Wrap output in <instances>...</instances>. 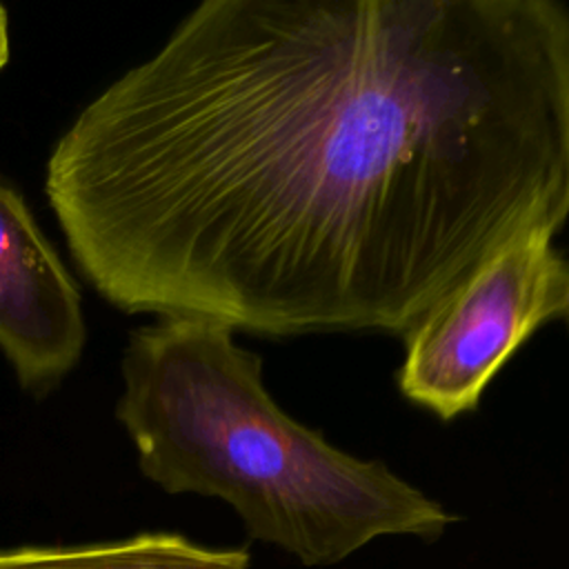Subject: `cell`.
<instances>
[{"label": "cell", "mask_w": 569, "mask_h": 569, "mask_svg": "<svg viewBox=\"0 0 569 569\" xmlns=\"http://www.w3.org/2000/svg\"><path fill=\"white\" fill-rule=\"evenodd\" d=\"M44 191L127 313L405 336L569 218V7L207 0L58 138Z\"/></svg>", "instance_id": "cell-1"}, {"label": "cell", "mask_w": 569, "mask_h": 569, "mask_svg": "<svg viewBox=\"0 0 569 569\" xmlns=\"http://www.w3.org/2000/svg\"><path fill=\"white\" fill-rule=\"evenodd\" d=\"M87 340L80 291L24 198L0 180V349L18 382L49 391Z\"/></svg>", "instance_id": "cell-4"}, {"label": "cell", "mask_w": 569, "mask_h": 569, "mask_svg": "<svg viewBox=\"0 0 569 569\" xmlns=\"http://www.w3.org/2000/svg\"><path fill=\"white\" fill-rule=\"evenodd\" d=\"M9 60V16L7 9L0 4V71Z\"/></svg>", "instance_id": "cell-6"}, {"label": "cell", "mask_w": 569, "mask_h": 569, "mask_svg": "<svg viewBox=\"0 0 569 569\" xmlns=\"http://www.w3.org/2000/svg\"><path fill=\"white\" fill-rule=\"evenodd\" d=\"M562 320H565L567 327H569V293H567V305H565V311H562Z\"/></svg>", "instance_id": "cell-7"}, {"label": "cell", "mask_w": 569, "mask_h": 569, "mask_svg": "<svg viewBox=\"0 0 569 569\" xmlns=\"http://www.w3.org/2000/svg\"><path fill=\"white\" fill-rule=\"evenodd\" d=\"M249 560L242 547H207L164 531L109 542L29 545L0 551V569H249Z\"/></svg>", "instance_id": "cell-5"}, {"label": "cell", "mask_w": 569, "mask_h": 569, "mask_svg": "<svg viewBox=\"0 0 569 569\" xmlns=\"http://www.w3.org/2000/svg\"><path fill=\"white\" fill-rule=\"evenodd\" d=\"M116 418L140 471L169 493L220 498L251 538L307 567L385 536L438 540L456 516L380 460L333 447L269 396L233 331L162 318L131 331Z\"/></svg>", "instance_id": "cell-2"}, {"label": "cell", "mask_w": 569, "mask_h": 569, "mask_svg": "<svg viewBox=\"0 0 569 569\" xmlns=\"http://www.w3.org/2000/svg\"><path fill=\"white\" fill-rule=\"evenodd\" d=\"M567 293L569 262L553 233L516 236L402 336L400 393L440 420L473 411L516 349L562 318Z\"/></svg>", "instance_id": "cell-3"}]
</instances>
